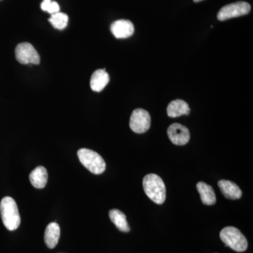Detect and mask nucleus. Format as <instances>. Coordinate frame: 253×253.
I'll return each mask as SVG.
<instances>
[{"label":"nucleus","instance_id":"3","mask_svg":"<svg viewBox=\"0 0 253 253\" xmlns=\"http://www.w3.org/2000/svg\"><path fill=\"white\" fill-rule=\"evenodd\" d=\"M219 236L226 246L236 252H244L248 249L247 239L237 228L226 226L221 231Z\"/></svg>","mask_w":253,"mask_h":253},{"label":"nucleus","instance_id":"18","mask_svg":"<svg viewBox=\"0 0 253 253\" xmlns=\"http://www.w3.org/2000/svg\"><path fill=\"white\" fill-rule=\"evenodd\" d=\"M41 9L44 11H47L51 14L59 12V5L56 1L51 0H43L41 4Z\"/></svg>","mask_w":253,"mask_h":253},{"label":"nucleus","instance_id":"17","mask_svg":"<svg viewBox=\"0 0 253 253\" xmlns=\"http://www.w3.org/2000/svg\"><path fill=\"white\" fill-rule=\"evenodd\" d=\"M49 21L54 28L58 30H63L68 26V16L64 13L58 12L51 14Z\"/></svg>","mask_w":253,"mask_h":253},{"label":"nucleus","instance_id":"5","mask_svg":"<svg viewBox=\"0 0 253 253\" xmlns=\"http://www.w3.org/2000/svg\"><path fill=\"white\" fill-rule=\"evenodd\" d=\"M251 6L246 1H237L223 6L217 14V19L220 21H226L232 18L239 17L249 14Z\"/></svg>","mask_w":253,"mask_h":253},{"label":"nucleus","instance_id":"13","mask_svg":"<svg viewBox=\"0 0 253 253\" xmlns=\"http://www.w3.org/2000/svg\"><path fill=\"white\" fill-rule=\"evenodd\" d=\"M190 110L189 104L186 101L181 99L174 100L171 101L167 108L168 116L170 118L179 117V116L189 115Z\"/></svg>","mask_w":253,"mask_h":253},{"label":"nucleus","instance_id":"19","mask_svg":"<svg viewBox=\"0 0 253 253\" xmlns=\"http://www.w3.org/2000/svg\"><path fill=\"white\" fill-rule=\"evenodd\" d=\"M203 1V0H194V2H199V1Z\"/></svg>","mask_w":253,"mask_h":253},{"label":"nucleus","instance_id":"10","mask_svg":"<svg viewBox=\"0 0 253 253\" xmlns=\"http://www.w3.org/2000/svg\"><path fill=\"white\" fill-rule=\"evenodd\" d=\"M218 186L221 194L228 199L236 200L241 199L242 196V191L239 186L233 181L229 180H220L218 181Z\"/></svg>","mask_w":253,"mask_h":253},{"label":"nucleus","instance_id":"12","mask_svg":"<svg viewBox=\"0 0 253 253\" xmlns=\"http://www.w3.org/2000/svg\"><path fill=\"white\" fill-rule=\"evenodd\" d=\"M61 229L57 223L51 222L48 224L44 232V242L50 249H54L59 243Z\"/></svg>","mask_w":253,"mask_h":253},{"label":"nucleus","instance_id":"14","mask_svg":"<svg viewBox=\"0 0 253 253\" xmlns=\"http://www.w3.org/2000/svg\"><path fill=\"white\" fill-rule=\"evenodd\" d=\"M32 185L37 189H43L47 183L48 174L45 168L38 166L32 171L29 175Z\"/></svg>","mask_w":253,"mask_h":253},{"label":"nucleus","instance_id":"6","mask_svg":"<svg viewBox=\"0 0 253 253\" xmlns=\"http://www.w3.org/2000/svg\"><path fill=\"white\" fill-rule=\"evenodd\" d=\"M151 122V116L147 111L136 109L131 113L129 126L134 132L142 134L149 130Z\"/></svg>","mask_w":253,"mask_h":253},{"label":"nucleus","instance_id":"8","mask_svg":"<svg viewBox=\"0 0 253 253\" xmlns=\"http://www.w3.org/2000/svg\"><path fill=\"white\" fill-rule=\"evenodd\" d=\"M168 135L172 144L177 146H184L190 139L189 129L179 123H174L168 127Z\"/></svg>","mask_w":253,"mask_h":253},{"label":"nucleus","instance_id":"11","mask_svg":"<svg viewBox=\"0 0 253 253\" xmlns=\"http://www.w3.org/2000/svg\"><path fill=\"white\" fill-rule=\"evenodd\" d=\"M110 77L109 73L106 72V69L96 70L93 73L90 80V86L91 89L94 91L100 92L104 89L105 86L109 84Z\"/></svg>","mask_w":253,"mask_h":253},{"label":"nucleus","instance_id":"15","mask_svg":"<svg viewBox=\"0 0 253 253\" xmlns=\"http://www.w3.org/2000/svg\"><path fill=\"white\" fill-rule=\"evenodd\" d=\"M196 188L201 196L203 204L206 206H212L215 204L216 195L212 186L203 181H199L196 185Z\"/></svg>","mask_w":253,"mask_h":253},{"label":"nucleus","instance_id":"7","mask_svg":"<svg viewBox=\"0 0 253 253\" xmlns=\"http://www.w3.org/2000/svg\"><path fill=\"white\" fill-rule=\"evenodd\" d=\"M16 60L22 64L38 65L41 62V57L34 46L28 42L18 44L15 49Z\"/></svg>","mask_w":253,"mask_h":253},{"label":"nucleus","instance_id":"1","mask_svg":"<svg viewBox=\"0 0 253 253\" xmlns=\"http://www.w3.org/2000/svg\"><path fill=\"white\" fill-rule=\"evenodd\" d=\"M143 188L146 194L156 204L161 205L166 199L164 181L156 174H149L143 179Z\"/></svg>","mask_w":253,"mask_h":253},{"label":"nucleus","instance_id":"4","mask_svg":"<svg viewBox=\"0 0 253 253\" xmlns=\"http://www.w3.org/2000/svg\"><path fill=\"white\" fill-rule=\"evenodd\" d=\"M78 156L82 164L93 174H102L106 169V166L104 160L98 153L92 150H78Z\"/></svg>","mask_w":253,"mask_h":253},{"label":"nucleus","instance_id":"2","mask_svg":"<svg viewBox=\"0 0 253 253\" xmlns=\"http://www.w3.org/2000/svg\"><path fill=\"white\" fill-rule=\"evenodd\" d=\"M0 212L5 227L9 231L17 229L21 224L18 208L12 198L6 196L0 203Z\"/></svg>","mask_w":253,"mask_h":253},{"label":"nucleus","instance_id":"16","mask_svg":"<svg viewBox=\"0 0 253 253\" xmlns=\"http://www.w3.org/2000/svg\"><path fill=\"white\" fill-rule=\"evenodd\" d=\"M109 217L120 231L126 233L130 231L126 214L122 211L117 209L111 210L109 211Z\"/></svg>","mask_w":253,"mask_h":253},{"label":"nucleus","instance_id":"9","mask_svg":"<svg viewBox=\"0 0 253 253\" xmlns=\"http://www.w3.org/2000/svg\"><path fill=\"white\" fill-rule=\"evenodd\" d=\"M111 31L118 39H125L134 34V25L129 20H118L111 24Z\"/></svg>","mask_w":253,"mask_h":253}]
</instances>
